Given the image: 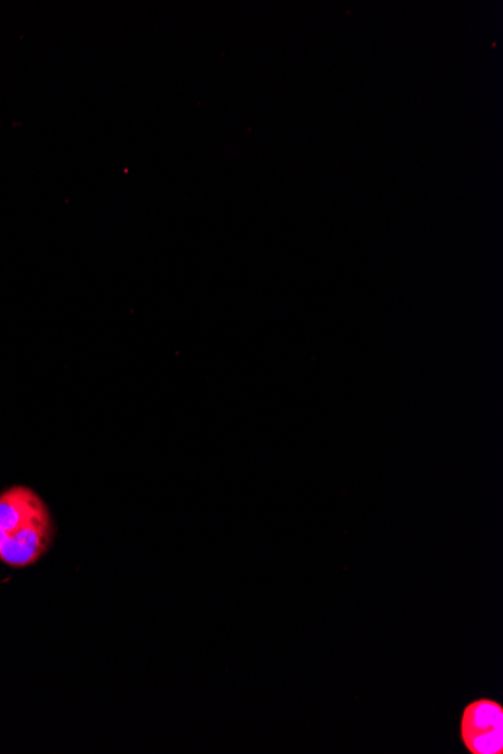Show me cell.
Segmentation results:
<instances>
[{
  "instance_id": "obj_1",
  "label": "cell",
  "mask_w": 503,
  "mask_h": 754,
  "mask_svg": "<svg viewBox=\"0 0 503 754\" xmlns=\"http://www.w3.org/2000/svg\"><path fill=\"white\" fill-rule=\"evenodd\" d=\"M460 738L470 754H503V706L487 697L467 703Z\"/></svg>"
},
{
  "instance_id": "obj_2",
  "label": "cell",
  "mask_w": 503,
  "mask_h": 754,
  "mask_svg": "<svg viewBox=\"0 0 503 754\" xmlns=\"http://www.w3.org/2000/svg\"><path fill=\"white\" fill-rule=\"evenodd\" d=\"M55 536V524L49 508L38 514L20 535L0 547V562L13 568L37 563L49 551Z\"/></svg>"
},
{
  "instance_id": "obj_3",
  "label": "cell",
  "mask_w": 503,
  "mask_h": 754,
  "mask_svg": "<svg viewBox=\"0 0 503 754\" xmlns=\"http://www.w3.org/2000/svg\"><path fill=\"white\" fill-rule=\"evenodd\" d=\"M44 509L46 503L32 488L16 485L0 494V547L20 535Z\"/></svg>"
}]
</instances>
